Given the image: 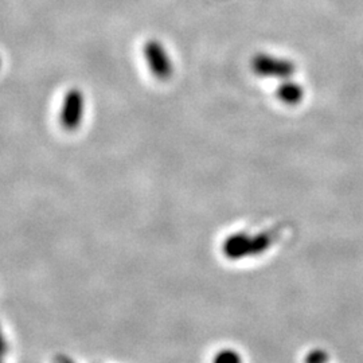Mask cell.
Returning <instances> with one entry per match:
<instances>
[{
    "mask_svg": "<svg viewBox=\"0 0 363 363\" xmlns=\"http://www.w3.org/2000/svg\"><path fill=\"white\" fill-rule=\"evenodd\" d=\"M86 100L84 91L78 88H70L66 91L60 108V124L65 130H77L85 117Z\"/></svg>",
    "mask_w": 363,
    "mask_h": 363,
    "instance_id": "6da1fadb",
    "label": "cell"
},
{
    "mask_svg": "<svg viewBox=\"0 0 363 363\" xmlns=\"http://www.w3.org/2000/svg\"><path fill=\"white\" fill-rule=\"evenodd\" d=\"M143 54L148 70L154 77L160 81H164L172 76L174 65H172L171 57L166 46L160 40L157 39L147 40L144 43Z\"/></svg>",
    "mask_w": 363,
    "mask_h": 363,
    "instance_id": "7a4b0ae2",
    "label": "cell"
},
{
    "mask_svg": "<svg viewBox=\"0 0 363 363\" xmlns=\"http://www.w3.org/2000/svg\"><path fill=\"white\" fill-rule=\"evenodd\" d=\"M253 72L262 77L286 78L291 77L295 73V65L284 60L277 58L269 54H259L252 61Z\"/></svg>",
    "mask_w": 363,
    "mask_h": 363,
    "instance_id": "3957f363",
    "label": "cell"
},
{
    "mask_svg": "<svg viewBox=\"0 0 363 363\" xmlns=\"http://www.w3.org/2000/svg\"><path fill=\"white\" fill-rule=\"evenodd\" d=\"M277 97L286 105H296L303 100L304 91L294 81H286L277 88Z\"/></svg>",
    "mask_w": 363,
    "mask_h": 363,
    "instance_id": "277c9868",
    "label": "cell"
},
{
    "mask_svg": "<svg viewBox=\"0 0 363 363\" xmlns=\"http://www.w3.org/2000/svg\"><path fill=\"white\" fill-rule=\"evenodd\" d=\"M213 363H244V359L240 352L233 349H225L216 354L213 358Z\"/></svg>",
    "mask_w": 363,
    "mask_h": 363,
    "instance_id": "5b68a950",
    "label": "cell"
},
{
    "mask_svg": "<svg viewBox=\"0 0 363 363\" xmlns=\"http://www.w3.org/2000/svg\"><path fill=\"white\" fill-rule=\"evenodd\" d=\"M306 363H328V354L323 350H313L306 357Z\"/></svg>",
    "mask_w": 363,
    "mask_h": 363,
    "instance_id": "8992f818",
    "label": "cell"
},
{
    "mask_svg": "<svg viewBox=\"0 0 363 363\" xmlns=\"http://www.w3.org/2000/svg\"><path fill=\"white\" fill-rule=\"evenodd\" d=\"M7 352V343H6V339L4 335L1 334V330H0V358Z\"/></svg>",
    "mask_w": 363,
    "mask_h": 363,
    "instance_id": "52a82bcc",
    "label": "cell"
},
{
    "mask_svg": "<svg viewBox=\"0 0 363 363\" xmlns=\"http://www.w3.org/2000/svg\"><path fill=\"white\" fill-rule=\"evenodd\" d=\"M54 363H73L69 358H65V357H61V358H58V359H55V362Z\"/></svg>",
    "mask_w": 363,
    "mask_h": 363,
    "instance_id": "ba28073f",
    "label": "cell"
},
{
    "mask_svg": "<svg viewBox=\"0 0 363 363\" xmlns=\"http://www.w3.org/2000/svg\"><path fill=\"white\" fill-rule=\"evenodd\" d=\"M1 64H3V62H1V57H0V67H1Z\"/></svg>",
    "mask_w": 363,
    "mask_h": 363,
    "instance_id": "9c48e42d",
    "label": "cell"
},
{
    "mask_svg": "<svg viewBox=\"0 0 363 363\" xmlns=\"http://www.w3.org/2000/svg\"><path fill=\"white\" fill-rule=\"evenodd\" d=\"M0 363H3V362H1V361H0Z\"/></svg>",
    "mask_w": 363,
    "mask_h": 363,
    "instance_id": "30bf717a",
    "label": "cell"
}]
</instances>
